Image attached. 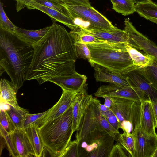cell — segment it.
<instances>
[{
	"label": "cell",
	"mask_w": 157,
	"mask_h": 157,
	"mask_svg": "<svg viewBox=\"0 0 157 157\" xmlns=\"http://www.w3.org/2000/svg\"><path fill=\"white\" fill-rule=\"evenodd\" d=\"M93 97L89 95L86 87L76 94L72 104V132L78 129L86 107Z\"/></svg>",
	"instance_id": "2e32d148"
},
{
	"label": "cell",
	"mask_w": 157,
	"mask_h": 157,
	"mask_svg": "<svg viewBox=\"0 0 157 157\" xmlns=\"http://www.w3.org/2000/svg\"><path fill=\"white\" fill-rule=\"evenodd\" d=\"M132 133L135 141L134 157H152L157 148V134L147 133L140 125Z\"/></svg>",
	"instance_id": "8fae6325"
},
{
	"label": "cell",
	"mask_w": 157,
	"mask_h": 157,
	"mask_svg": "<svg viewBox=\"0 0 157 157\" xmlns=\"http://www.w3.org/2000/svg\"><path fill=\"white\" fill-rule=\"evenodd\" d=\"M111 126L118 132H119V123L116 116L110 110L101 113Z\"/></svg>",
	"instance_id": "74e56055"
},
{
	"label": "cell",
	"mask_w": 157,
	"mask_h": 157,
	"mask_svg": "<svg viewBox=\"0 0 157 157\" xmlns=\"http://www.w3.org/2000/svg\"><path fill=\"white\" fill-rule=\"evenodd\" d=\"M81 31L101 40L110 43L128 44V37L126 32L117 27L111 29H96L88 27H80Z\"/></svg>",
	"instance_id": "5bb4252c"
},
{
	"label": "cell",
	"mask_w": 157,
	"mask_h": 157,
	"mask_svg": "<svg viewBox=\"0 0 157 157\" xmlns=\"http://www.w3.org/2000/svg\"><path fill=\"white\" fill-rule=\"evenodd\" d=\"M0 155H1L3 149L6 146V142L3 137L0 135Z\"/></svg>",
	"instance_id": "ee69618b"
},
{
	"label": "cell",
	"mask_w": 157,
	"mask_h": 157,
	"mask_svg": "<svg viewBox=\"0 0 157 157\" xmlns=\"http://www.w3.org/2000/svg\"><path fill=\"white\" fill-rule=\"evenodd\" d=\"M117 142L119 143L128 154V156L134 157L135 153V141L132 133L124 132L118 134L116 136Z\"/></svg>",
	"instance_id": "83f0119b"
},
{
	"label": "cell",
	"mask_w": 157,
	"mask_h": 157,
	"mask_svg": "<svg viewBox=\"0 0 157 157\" xmlns=\"http://www.w3.org/2000/svg\"><path fill=\"white\" fill-rule=\"evenodd\" d=\"M38 125L34 124L24 130L32 147L34 153V156L41 157L44 148L38 129Z\"/></svg>",
	"instance_id": "7402d4cb"
},
{
	"label": "cell",
	"mask_w": 157,
	"mask_h": 157,
	"mask_svg": "<svg viewBox=\"0 0 157 157\" xmlns=\"http://www.w3.org/2000/svg\"><path fill=\"white\" fill-rule=\"evenodd\" d=\"M14 0L16 1V8L17 12L25 7L29 9H36L48 15L54 22L57 21L66 25L71 29V31H76L79 29V26L71 17L41 5L34 0Z\"/></svg>",
	"instance_id": "30bf717a"
},
{
	"label": "cell",
	"mask_w": 157,
	"mask_h": 157,
	"mask_svg": "<svg viewBox=\"0 0 157 157\" xmlns=\"http://www.w3.org/2000/svg\"><path fill=\"white\" fill-rule=\"evenodd\" d=\"M122 146L117 142L113 146L108 157H126L128 156Z\"/></svg>",
	"instance_id": "f35d334b"
},
{
	"label": "cell",
	"mask_w": 157,
	"mask_h": 157,
	"mask_svg": "<svg viewBox=\"0 0 157 157\" xmlns=\"http://www.w3.org/2000/svg\"><path fill=\"white\" fill-rule=\"evenodd\" d=\"M10 136L18 157L34 156L33 149L24 129L16 128Z\"/></svg>",
	"instance_id": "e0dca14e"
},
{
	"label": "cell",
	"mask_w": 157,
	"mask_h": 157,
	"mask_svg": "<svg viewBox=\"0 0 157 157\" xmlns=\"http://www.w3.org/2000/svg\"><path fill=\"white\" fill-rule=\"evenodd\" d=\"M0 123L3 128L9 134L16 128L4 109H1L0 112Z\"/></svg>",
	"instance_id": "1f68e13d"
},
{
	"label": "cell",
	"mask_w": 157,
	"mask_h": 157,
	"mask_svg": "<svg viewBox=\"0 0 157 157\" xmlns=\"http://www.w3.org/2000/svg\"><path fill=\"white\" fill-rule=\"evenodd\" d=\"M75 49L77 58L87 60L92 66L91 53L87 44L76 41Z\"/></svg>",
	"instance_id": "4dcf8cb0"
},
{
	"label": "cell",
	"mask_w": 157,
	"mask_h": 157,
	"mask_svg": "<svg viewBox=\"0 0 157 157\" xmlns=\"http://www.w3.org/2000/svg\"><path fill=\"white\" fill-rule=\"evenodd\" d=\"M72 108L71 106L60 116L38 127L44 146L51 156L61 157L71 141L72 132Z\"/></svg>",
	"instance_id": "3957f363"
},
{
	"label": "cell",
	"mask_w": 157,
	"mask_h": 157,
	"mask_svg": "<svg viewBox=\"0 0 157 157\" xmlns=\"http://www.w3.org/2000/svg\"><path fill=\"white\" fill-rule=\"evenodd\" d=\"M135 11L141 17L147 20L157 19V4L151 0L147 2L135 4Z\"/></svg>",
	"instance_id": "d4e9b609"
},
{
	"label": "cell",
	"mask_w": 157,
	"mask_h": 157,
	"mask_svg": "<svg viewBox=\"0 0 157 157\" xmlns=\"http://www.w3.org/2000/svg\"><path fill=\"white\" fill-rule=\"evenodd\" d=\"M136 69L157 91V59L154 58L151 65Z\"/></svg>",
	"instance_id": "484cf974"
},
{
	"label": "cell",
	"mask_w": 157,
	"mask_h": 157,
	"mask_svg": "<svg viewBox=\"0 0 157 157\" xmlns=\"http://www.w3.org/2000/svg\"><path fill=\"white\" fill-rule=\"evenodd\" d=\"M75 36L76 41L86 44L95 43L105 42L90 34L84 33L78 29L76 31H72Z\"/></svg>",
	"instance_id": "f546056e"
},
{
	"label": "cell",
	"mask_w": 157,
	"mask_h": 157,
	"mask_svg": "<svg viewBox=\"0 0 157 157\" xmlns=\"http://www.w3.org/2000/svg\"><path fill=\"white\" fill-rule=\"evenodd\" d=\"M62 5L67 10L73 20L78 18L88 22L89 26L87 27L102 29H111L116 27L91 6L66 4Z\"/></svg>",
	"instance_id": "52a82bcc"
},
{
	"label": "cell",
	"mask_w": 157,
	"mask_h": 157,
	"mask_svg": "<svg viewBox=\"0 0 157 157\" xmlns=\"http://www.w3.org/2000/svg\"><path fill=\"white\" fill-rule=\"evenodd\" d=\"M62 90V93L59 100L50 108L46 115L38 122V126L47 121L60 116L71 106L74 98L78 92Z\"/></svg>",
	"instance_id": "4fadbf2b"
},
{
	"label": "cell",
	"mask_w": 157,
	"mask_h": 157,
	"mask_svg": "<svg viewBox=\"0 0 157 157\" xmlns=\"http://www.w3.org/2000/svg\"><path fill=\"white\" fill-rule=\"evenodd\" d=\"M34 48L14 32L0 27V75L5 72L18 90L23 85Z\"/></svg>",
	"instance_id": "7a4b0ae2"
},
{
	"label": "cell",
	"mask_w": 157,
	"mask_h": 157,
	"mask_svg": "<svg viewBox=\"0 0 157 157\" xmlns=\"http://www.w3.org/2000/svg\"><path fill=\"white\" fill-rule=\"evenodd\" d=\"M93 99L94 103L99 109L101 113L106 112L110 109L105 106L104 104H101L99 100L96 98L93 97Z\"/></svg>",
	"instance_id": "60d3db41"
},
{
	"label": "cell",
	"mask_w": 157,
	"mask_h": 157,
	"mask_svg": "<svg viewBox=\"0 0 157 157\" xmlns=\"http://www.w3.org/2000/svg\"><path fill=\"white\" fill-rule=\"evenodd\" d=\"M0 27L14 32L17 26L9 20L3 8V3H0Z\"/></svg>",
	"instance_id": "d6a6232c"
},
{
	"label": "cell",
	"mask_w": 157,
	"mask_h": 157,
	"mask_svg": "<svg viewBox=\"0 0 157 157\" xmlns=\"http://www.w3.org/2000/svg\"><path fill=\"white\" fill-rule=\"evenodd\" d=\"M125 46L134 66L138 68H143L152 64L155 58L154 56L145 53L143 54L128 44H125Z\"/></svg>",
	"instance_id": "603a6c76"
},
{
	"label": "cell",
	"mask_w": 157,
	"mask_h": 157,
	"mask_svg": "<svg viewBox=\"0 0 157 157\" xmlns=\"http://www.w3.org/2000/svg\"><path fill=\"white\" fill-rule=\"evenodd\" d=\"M97 97L104 96L122 98L134 101L140 104L147 98L144 94L136 87L131 86H122L112 84L102 85L94 93Z\"/></svg>",
	"instance_id": "9c48e42d"
},
{
	"label": "cell",
	"mask_w": 157,
	"mask_h": 157,
	"mask_svg": "<svg viewBox=\"0 0 157 157\" xmlns=\"http://www.w3.org/2000/svg\"><path fill=\"white\" fill-rule=\"evenodd\" d=\"M37 3L44 6L71 17L67 10L62 5L49 0H34Z\"/></svg>",
	"instance_id": "836d02e7"
},
{
	"label": "cell",
	"mask_w": 157,
	"mask_h": 157,
	"mask_svg": "<svg viewBox=\"0 0 157 157\" xmlns=\"http://www.w3.org/2000/svg\"><path fill=\"white\" fill-rule=\"evenodd\" d=\"M136 4H139L147 2L149 0H132Z\"/></svg>",
	"instance_id": "f6af8a7d"
},
{
	"label": "cell",
	"mask_w": 157,
	"mask_h": 157,
	"mask_svg": "<svg viewBox=\"0 0 157 157\" xmlns=\"http://www.w3.org/2000/svg\"><path fill=\"white\" fill-rule=\"evenodd\" d=\"M50 109L43 112L35 114H28L24 122L23 129H25L34 124H37L38 122L49 112Z\"/></svg>",
	"instance_id": "e575fe53"
},
{
	"label": "cell",
	"mask_w": 157,
	"mask_h": 157,
	"mask_svg": "<svg viewBox=\"0 0 157 157\" xmlns=\"http://www.w3.org/2000/svg\"><path fill=\"white\" fill-rule=\"evenodd\" d=\"M6 104L7 108L5 109L16 128L23 129L26 117L29 113V111L20 106L15 107L9 104Z\"/></svg>",
	"instance_id": "cb8c5ba5"
},
{
	"label": "cell",
	"mask_w": 157,
	"mask_h": 157,
	"mask_svg": "<svg viewBox=\"0 0 157 157\" xmlns=\"http://www.w3.org/2000/svg\"><path fill=\"white\" fill-rule=\"evenodd\" d=\"M0 135L4 138L6 142V146L9 151V156L12 157H18L11 138L10 134L8 133L0 125Z\"/></svg>",
	"instance_id": "d590c367"
},
{
	"label": "cell",
	"mask_w": 157,
	"mask_h": 157,
	"mask_svg": "<svg viewBox=\"0 0 157 157\" xmlns=\"http://www.w3.org/2000/svg\"><path fill=\"white\" fill-rule=\"evenodd\" d=\"M61 5L66 4L69 5H82L91 6L89 0H49Z\"/></svg>",
	"instance_id": "ab89813d"
},
{
	"label": "cell",
	"mask_w": 157,
	"mask_h": 157,
	"mask_svg": "<svg viewBox=\"0 0 157 157\" xmlns=\"http://www.w3.org/2000/svg\"><path fill=\"white\" fill-rule=\"evenodd\" d=\"M124 30L128 37V44L138 50L152 56L157 59V45L148 37L137 31L130 21L129 19L124 21Z\"/></svg>",
	"instance_id": "ba28073f"
},
{
	"label": "cell",
	"mask_w": 157,
	"mask_h": 157,
	"mask_svg": "<svg viewBox=\"0 0 157 157\" xmlns=\"http://www.w3.org/2000/svg\"><path fill=\"white\" fill-rule=\"evenodd\" d=\"M93 98V97L89 102L76 131V140L79 144L88 134L98 129L106 132L113 137L116 140V136L119 132L117 131L102 116Z\"/></svg>",
	"instance_id": "8992f818"
},
{
	"label": "cell",
	"mask_w": 157,
	"mask_h": 157,
	"mask_svg": "<svg viewBox=\"0 0 157 157\" xmlns=\"http://www.w3.org/2000/svg\"><path fill=\"white\" fill-rule=\"evenodd\" d=\"M103 98L105 99L104 105L110 109L111 108L113 104L111 97L108 96H103Z\"/></svg>",
	"instance_id": "b9f144b4"
},
{
	"label": "cell",
	"mask_w": 157,
	"mask_h": 157,
	"mask_svg": "<svg viewBox=\"0 0 157 157\" xmlns=\"http://www.w3.org/2000/svg\"><path fill=\"white\" fill-rule=\"evenodd\" d=\"M136 68L121 75L126 79L130 86L138 89L144 94L147 99H151V101H154L157 99V91Z\"/></svg>",
	"instance_id": "7c38bea8"
},
{
	"label": "cell",
	"mask_w": 157,
	"mask_h": 157,
	"mask_svg": "<svg viewBox=\"0 0 157 157\" xmlns=\"http://www.w3.org/2000/svg\"><path fill=\"white\" fill-rule=\"evenodd\" d=\"M75 43L72 32L53 22L43 38L33 46V54L25 80H35L41 85L76 72Z\"/></svg>",
	"instance_id": "6da1fadb"
},
{
	"label": "cell",
	"mask_w": 157,
	"mask_h": 157,
	"mask_svg": "<svg viewBox=\"0 0 157 157\" xmlns=\"http://www.w3.org/2000/svg\"><path fill=\"white\" fill-rule=\"evenodd\" d=\"M18 90L11 82L5 78H1L0 99L2 102L15 107H19L16 97Z\"/></svg>",
	"instance_id": "ffe728a7"
},
{
	"label": "cell",
	"mask_w": 157,
	"mask_h": 157,
	"mask_svg": "<svg viewBox=\"0 0 157 157\" xmlns=\"http://www.w3.org/2000/svg\"><path fill=\"white\" fill-rule=\"evenodd\" d=\"M152 157H157V148L155 151Z\"/></svg>",
	"instance_id": "7dc6e473"
},
{
	"label": "cell",
	"mask_w": 157,
	"mask_h": 157,
	"mask_svg": "<svg viewBox=\"0 0 157 157\" xmlns=\"http://www.w3.org/2000/svg\"><path fill=\"white\" fill-rule=\"evenodd\" d=\"M110 110L117 117L120 128L124 132L132 133L140 125L141 104L132 100L111 97Z\"/></svg>",
	"instance_id": "5b68a950"
},
{
	"label": "cell",
	"mask_w": 157,
	"mask_h": 157,
	"mask_svg": "<svg viewBox=\"0 0 157 157\" xmlns=\"http://www.w3.org/2000/svg\"><path fill=\"white\" fill-rule=\"evenodd\" d=\"M61 157H79L78 144L76 140L70 141Z\"/></svg>",
	"instance_id": "8d00e7d4"
},
{
	"label": "cell",
	"mask_w": 157,
	"mask_h": 157,
	"mask_svg": "<svg viewBox=\"0 0 157 157\" xmlns=\"http://www.w3.org/2000/svg\"><path fill=\"white\" fill-rule=\"evenodd\" d=\"M112 9L124 16L133 14L135 11V3L132 0H110Z\"/></svg>",
	"instance_id": "f1b7e54d"
},
{
	"label": "cell",
	"mask_w": 157,
	"mask_h": 157,
	"mask_svg": "<svg viewBox=\"0 0 157 157\" xmlns=\"http://www.w3.org/2000/svg\"><path fill=\"white\" fill-rule=\"evenodd\" d=\"M125 44L105 42L86 44L91 53L92 66L97 65L119 74L136 67Z\"/></svg>",
	"instance_id": "277c9868"
},
{
	"label": "cell",
	"mask_w": 157,
	"mask_h": 157,
	"mask_svg": "<svg viewBox=\"0 0 157 157\" xmlns=\"http://www.w3.org/2000/svg\"><path fill=\"white\" fill-rule=\"evenodd\" d=\"M50 26L37 30H28L18 27L14 33L20 37L32 46L36 44L44 36Z\"/></svg>",
	"instance_id": "44dd1931"
},
{
	"label": "cell",
	"mask_w": 157,
	"mask_h": 157,
	"mask_svg": "<svg viewBox=\"0 0 157 157\" xmlns=\"http://www.w3.org/2000/svg\"><path fill=\"white\" fill-rule=\"evenodd\" d=\"M115 139L108 134L97 148L93 151L88 157H108L114 145Z\"/></svg>",
	"instance_id": "4316f807"
},
{
	"label": "cell",
	"mask_w": 157,
	"mask_h": 157,
	"mask_svg": "<svg viewBox=\"0 0 157 157\" xmlns=\"http://www.w3.org/2000/svg\"><path fill=\"white\" fill-rule=\"evenodd\" d=\"M94 67V76L97 81L109 82L122 86H130L121 74L113 72L97 65Z\"/></svg>",
	"instance_id": "d6986e66"
},
{
	"label": "cell",
	"mask_w": 157,
	"mask_h": 157,
	"mask_svg": "<svg viewBox=\"0 0 157 157\" xmlns=\"http://www.w3.org/2000/svg\"><path fill=\"white\" fill-rule=\"evenodd\" d=\"M86 75L77 72L72 74L52 78L49 81L60 86L62 89L79 92L87 87Z\"/></svg>",
	"instance_id": "9a60e30c"
},
{
	"label": "cell",
	"mask_w": 157,
	"mask_h": 157,
	"mask_svg": "<svg viewBox=\"0 0 157 157\" xmlns=\"http://www.w3.org/2000/svg\"><path fill=\"white\" fill-rule=\"evenodd\" d=\"M152 105L156 122L157 128V99L154 101H152Z\"/></svg>",
	"instance_id": "7bdbcfd3"
},
{
	"label": "cell",
	"mask_w": 157,
	"mask_h": 157,
	"mask_svg": "<svg viewBox=\"0 0 157 157\" xmlns=\"http://www.w3.org/2000/svg\"><path fill=\"white\" fill-rule=\"evenodd\" d=\"M150 21L155 23L157 24V19H149Z\"/></svg>",
	"instance_id": "bcb514c9"
},
{
	"label": "cell",
	"mask_w": 157,
	"mask_h": 157,
	"mask_svg": "<svg viewBox=\"0 0 157 157\" xmlns=\"http://www.w3.org/2000/svg\"><path fill=\"white\" fill-rule=\"evenodd\" d=\"M140 125L142 129L149 134H156V122L152 101L147 99L141 103Z\"/></svg>",
	"instance_id": "ac0fdd59"
}]
</instances>
